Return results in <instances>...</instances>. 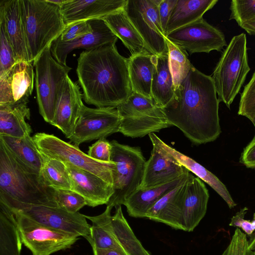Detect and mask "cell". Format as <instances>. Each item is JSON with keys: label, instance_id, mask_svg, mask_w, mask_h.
<instances>
[{"label": "cell", "instance_id": "b9f144b4", "mask_svg": "<svg viewBox=\"0 0 255 255\" xmlns=\"http://www.w3.org/2000/svg\"><path fill=\"white\" fill-rule=\"evenodd\" d=\"M92 31L89 21H79L66 25L59 38L62 41L70 42L88 34Z\"/></svg>", "mask_w": 255, "mask_h": 255}, {"label": "cell", "instance_id": "ab89813d", "mask_svg": "<svg viewBox=\"0 0 255 255\" xmlns=\"http://www.w3.org/2000/svg\"><path fill=\"white\" fill-rule=\"evenodd\" d=\"M238 114L247 118L255 115V72L241 94Z\"/></svg>", "mask_w": 255, "mask_h": 255}, {"label": "cell", "instance_id": "f1b7e54d", "mask_svg": "<svg viewBox=\"0 0 255 255\" xmlns=\"http://www.w3.org/2000/svg\"><path fill=\"white\" fill-rule=\"evenodd\" d=\"M151 91L153 100L161 109L167 106L174 97L175 89L168 54L156 55Z\"/></svg>", "mask_w": 255, "mask_h": 255}, {"label": "cell", "instance_id": "4316f807", "mask_svg": "<svg viewBox=\"0 0 255 255\" xmlns=\"http://www.w3.org/2000/svg\"><path fill=\"white\" fill-rule=\"evenodd\" d=\"M102 19L105 21L118 38L121 39L131 55L148 51L142 37L128 17L124 8Z\"/></svg>", "mask_w": 255, "mask_h": 255}, {"label": "cell", "instance_id": "d6a6232c", "mask_svg": "<svg viewBox=\"0 0 255 255\" xmlns=\"http://www.w3.org/2000/svg\"><path fill=\"white\" fill-rule=\"evenodd\" d=\"M112 217V226L119 244L127 255H151L135 237L125 218L121 206L116 207Z\"/></svg>", "mask_w": 255, "mask_h": 255}, {"label": "cell", "instance_id": "484cf974", "mask_svg": "<svg viewBox=\"0 0 255 255\" xmlns=\"http://www.w3.org/2000/svg\"><path fill=\"white\" fill-rule=\"evenodd\" d=\"M155 58L156 55L148 51L128 58L129 76L132 91L149 98H152L151 83Z\"/></svg>", "mask_w": 255, "mask_h": 255}, {"label": "cell", "instance_id": "f6af8a7d", "mask_svg": "<svg viewBox=\"0 0 255 255\" xmlns=\"http://www.w3.org/2000/svg\"><path fill=\"white\" fill-rule=\"evenodd\" d=\"M177 0H161L158 5V12L160 23L164 35L169 19L177 2Z\"/></svg>", "mask_w": 255, "mask_h": 255}, {"label": "cell", "instance_id": "f546056e", "mask_svg": "<svg viewBox=\"0 0 255 255\" xmlns=\"http://www.w3.org/2000/svg\"><path fill=\"white\" fill-rule=\"evenodd\" d=\"M112 207L107 206L105 211L95 216L85 215L92 223L90 234L86 239L93 250L116 249L124 252L117 242L112 226Z\"/></svg>", "mask_w": 255, "mask_h": 255}, {"label": "cell", "instance_id": "836d02e7", "mask_svg": "<svg viewBox=\"0 0 255 255\" xmlns=\"http://www.w3.org/2000/svg\"><path fill=\"white\" fill-rule=\"evenodd\" d=\"M42 155L43 163L40 174L46 185L54 189L72 191L71 180L65 164L57 159Z\"/></svg>", "mask_w": 255, "mask_h": 255}, {"label": "cell", "instance_id": "7402d4cb", "mask_svg": "<svg viewBox=\"0 0 255 255\" xmlns=\"http://www.w3.org/2000/svg\"><path fill=\"white\" fill-rule=\"evenodd\" d=\"M0 16L18 61L30 62L19 0H1Z\"/></svg>", "mask_w": 255, "mask_h": 255}, {"label": "cell", "instance_id": "7c38bea8", "mask_svg": "<svg viewBox=\"0 0 255 255\" xmlns=\"http://www.w3.org/2000/svg\"><path fill=\"white\" fill-rule=\"evenodd\" d=\"M121 118L117 108H91L84 105L69 138L74 145L100 139L120 131Z\"/></svg>", "mask_w": 255, "mask_h": 255}, {"label": "cell", "instance_id": "60d3db41", "mask_svg": "<svg viewBox=\"0 0 255 255\" xmlns=\"http://www.w3.org/2000/svg\"><path fill=\"white\" fill-rule=\"evenodd\" d=\"M221 255H255L249 247L247 235L237 228L231 241Z\"/></svg>", "mask_w": 255, "mask_h": 255}, {"label": "cell", "instance_id": "8992f818", "mask_svg": "<svg viewBox=\"0 0 255 255\" xmlns=\"http://www.w3.org/2000/svg\"><path fill=\"white\" fill-rule=\"evenodd\" d=\"M110 144L111 161L115 163L113 169L114 193L106 205L113 208L124 205L139 188L146 161L139 147L121 144L115 140L110 141Z\"/></svg>", "mask_w": 255, "mask_h": 255}, {"label": "cell", "instance_id": "d4e9b609", "mask_svg": "<svg viewBox=\"0 0 255 255\" xmlns=\"http://www.w3.org/2000/svg\"><path fill=\"white\" fill-rule=\"evenodd\" d=\"M156 139L161 146L182 166L214 189L226 202L230 209L236 206L237 204L233 199L227 187L215 175L194 159L166 144L157 135Z\"/></svg>", "mask_w": 255, "mask_h": 255}, {"label": "cell", "instance_id": "e0dca14e", "mask_svg": "<svg viewBox=\"0 0 255 255\" xmlns=\"http://www.w3.org/2000/svg\"><path fill=\"white\" fill-rule=\"evenodd\" d=\"M79 85L68 76L58 99L51 125L62 131L66 138L71 136L84 106Z\"/></svg>", "mask_w": 255, "mask_h": 255}, {"label": "cell", "instance_id": "c3c4849f", "mask_svg": "<svg viewBox=\"0 0 255 255\" xmlns=\"http://www.w3.org/2000/svg\"><path fill=\"white\" fill-rule=\"evenodd\" d=\"M250 35H255V18L243 23L240 26Z\"/></svg>", "mask_w": 255, "mask_h": 255}, {"label": "cell", "instance_id": "ba28073f", "mask_svg": "<svg viewBox=\"0 0 255 255\" xmlns=\"http://www.w3.org/2000/svg\"><path fill=\"white\" fill-rule=\"evenodd\" d=\"M33 138L39 150L44 156L86 170L113 185L114 162L106 163L94 159L79 147L53 134L37 132Z\"/></svg>", "mask_w": 255, "mask_h": 255}, {"label": "cell", "instance_id": "83f0119b", "mask_svg": "<svg viewBox=\"0 0 255 255\" xmlns=\"http://www.w3.org/2000/svg\"><path fill=\"white\" fill-rule=\"evenodd\" d=\"M218 0H178L169 19L165 36L172 31L203 18Z\"/></svg>", "mask_w": 255, "mask_h": 255}, {"label": "cell", "instance_id": "f35d334b", "mask_svg": "<svg viewBox=\"0 0 255 255\" xmlns=\"http://www.w3.org/2000/svg\"><path fill=\"white\" fill-rule=\"evenodd\" d=\"M230 19H235L239 26L255 18V0H233L231 2Z\"/></svg>", "mask_w": 255, "mask_h": 255}, {"label": "cell", "instance_id": "7a4b0ae2", "mask_svg": "<svg viewBox=\"0 0 255 255\" xmlns=\"http://www.w3.org/2000/svg\"><path fill=\"white\" fill-rule=\"evenodd\" d=\"M76 73L83 98L97 108H117L130 95L129 59L122 56L116 44L84 50L77 60Z\"/></svg>", "mask_w": 255, "mask_h": 255}, {"label": "cell", "instance_id": "9c48e42d", "mask_svg": "<svg viewBox=\"0 0 255 255\" xmlns=\"http://www.w3.org/2000/svg\"><path fill=\"white\" fill-rule=\"evenodd\" d=\"M161 0H127L124 8L128 17L142 37L147 50L160 56L168 53L161 27L158 5Z\"/></svg>", "mask_w": 255, "mask_h": 255}, {"label": "cell", "instance_id": "4fadbf2b", "mask_svg": "<svg viewBox=\"0 0 255 255\" xmlns=\"http://www.w3.org/2000/svg\"><path fill=\"white\" fill-rule=\"evenodd\" d=\"M165 38L190 54L221 51L227 45L224 33L203 18L172 31Z\"/></svg>", "mask_w": 255, "mask_h": 255}, {"label": "cell", "instance_id": "52a82bcc", "mask_svg": "<svg viewBox=\"0 0 255 255\" xmlns=\"http://www.w3.org/2000/svg\"><path fill=\"white\" fill-rule=\"evenodd\" d=\"M35 68V87L39 112L44 121L52 122L58 99L72 68L59 63L53 57L50 47L33 62Z\"/></svg>", "mask_w": 255, "mask_h": 255}, {"label": "cell", "instance_id": "ac0fdd59", "mask_svg": "<svg viewBox=\"0 0 255 255\" xmlns=\"http://www.w3.org/2000/svg\"><path fill=\"white\" fill-rule=\"evenodd\" d=\"M70 175L73 191L81 195L87 205L107 204L114 193L113 185L97 175L68 163H64Z\"/></svg>", "mask_w": 255, "mask_h": 255}, {"label": "cell", "instance_id": "cb8c5ba5", "mask_svg": "<svg viewBox=\"0 0 255 255\" xmlns=\"http://www.w3.org/2000/svg\"><path fill=\"white\" fill-rule=\"evenodd\" d=\"M190 172L170 182L146 189H137L125 202L129 216L145 218L147 211L161 197L188 177Z\"/></svg>", "mask_w": 255, "mask_h": 255}, {"label": "cell", "instance_id": "3957f363", "mask_svg": "<svg viewBox=\"0 0 255 255\" xmlns=\"http://www.w3.org/2000/svg\"><path fill=\"white\" fill-rule=\"evenodd\" d=\"M0 200L31 205L59 207L55 189L40 174L18 160L0 141Z\"/></svg>", "mask_w": 255, "mask_h": 255}, {"label": "cell", "instance_id": "ffe728a7", "mask_svg": "<svg viewBox=\"0 0 255 255\" xmlns=\"http://www.w3.org/2000/svg\"><path fill=\"white\" fill-rule=\"evenodd\" d=\"M127 0H68L61 7L66 25L102 18L125 8Z\"/></svg>", "mask_w": 255, "mask_h": 255}, {"label": "cell", "instance_id": "d6986e66", "mask_svg": "<svg viewBox=\"0 0 255 255\" xmlns=\"http://www.w3.org/2000/svg\"><path fill=\"white\" fill-rule=\"evenodd\" d=\"M209 198L203 182L189 173L182 204V230L192 232L198 225L206 213Z\"/></svg>", "mask_w": 255, "mask_h": 255}, {"label": "cell", "instance_id": "8d00e7d4", "mask_svg": "<svg viewBox=\"0 0 255 255\" xmlns=\"http://www.w3.org/2000/svg\"><path fill=\"white\" fill-rule=\"evenodd\" d=\"M18 61L6 30L4 20L0 16V78L4 77Z\"/></svg>", "mask_w": 255, "mask_h": 255}, {"label": "cell", "instance_id": "8fae6325", "mask_svg": "<svg viewBox=\"0 0 255 255\" xmlns=\"http://www.w3.org/2000/svg\"><path fill=\"white\" fill-rule=\"evenodd\" d=\"M9 209L14 215L22 244L32 255H50L65 250L79 239L77 236L50 228Z\"/></svg>", "mask_w": 255, "mask_h": 255}, {"label": "cell", "instance_id": "ee69618b", "mask_svg": "<svg viewBox=\"0 0 255 255\" xmlns=\"http://www.w3.org/2000/svg\"><path fill=\"white\" fill-rule=\"evenodd\" d=\"M248 210V208L246 207L242 208L231 218L229 225L242 229L247 235L251 236L255 231V213L252 221L246 220L245 216Z\"/></svg>", "mask_w": 255, "mask_h": 255}, {"label": "cell", "instance_id": "74e56055", "mask_svg": "<svg viewBox=\"0 0 255 255\" xmlns=\"http://www.w3.org/2000/svg\"><path fill=\"white\" fill-rule=\"evenodd\" d=\"M55 189V197L58 207L71 213H76L87 203L85 199L73 191Z\"/></svg>", "mask_w": 255, "mask_h": 255}, {"label": "cell", "instance_id": "681fc988", "mask_svg": "<svg viewBox=\"0 0 255 255\" xmlns=\"http://www.w3.org/2000/svg\"><path fill=\"white\" fill-rule=\"evenodd\" d=\"M68 0H47V1L51 3L59 6L60 8Z\"/></svg>", "mask_w": 255, "mask_h": 255}, {"label": "cell", "instance_id": "44dd1931", "mask_svg": "<svg viewBox=\"0 0 255 255\" xmlns=\"http://www.w3.org/2000/svg\"><path fill=\"white\" fill-rule=\"evenodd\" d=\"M187 178L157 201L147 211L145 218L182 230V204Z\"/></svg>", "mask_w": 255, "mask_h": 255}, {"label": "cell", "instance_id": "5b68a950", "mask_svg": "<svg viewBox=\"0 0 255 255\" xmlns=\"http://www.w3.org/2000/svg\"><path fill=\"white\" fill-rule=\"evenodd\" d=\"M250 70L247 37L244 33L234 36L223 51L212 74L219 102L230 108Z\"/></svg>", "mask_w": 255, "mask_h": 255}, {"label": "cell", "instance_id": "5bb4252c", "mask_svg": "<svg viewBox=\"0 0 255 255\" xmlns=\"http://www.w3.org/2000/svg\"><path fill=\"white\" fill-rule=\"evenodd\" d=\"M152 144L149 158L146 161L142 179L138 189H146L178 178L189 171L159 144L156 135L148 134Z\"/></svg>", "mask_w": 255, "mask_h": 255}, {"label": "cell", "instance_id": "4dcf8cb0", "mask_svg": "<svg viewBox=\"0 0 255 255\" xmlns=\"http://www.w3.org/2000/svg\"><path fill=\"white\" fill-rule=\"evenodd\" d=\"M1 141L8 150L21 163L40 174L43 155L39 150L33 136L15 138L0 135Z\"/></svg>", "mask_w": 255, "mask_h": 255}, {"label": "cell", "instance_id": "2e32d148", "mask_svg": "<svg viewBox=\"0 0 255 255\" xmlns=\"http://www.w3.org/2000/svg\"><path fill=\"white\" fill-rule=\"evenodd\" d=\"M34 72L32 63L19 61L0 78V105L28 101L33 89Z\"/></svg>", "mask_w": 255, "mask_h": 255}, {"label": "cell", "instance_id": "bcb514c9", "mask_svg": "<svg viewBox=\"0 0 255 255\" xmlns=\"http://www.w3.org/2000/svg\"><path fill=\"white\" fill-rule=\"evenodd\" d=\"M239 162L247 168L255 169V134L252 140L244 148Z\"/></svg>", "mask_w": 255, "mask_h": 255}, {"label": "cell", "instance_id": "30bf717a", "mask_svg": "<svg viewBox=\"0 0 255 255\" xmlns=\"http://www.w3.org/2000/svg\"><path fill=\"white\" fill-rule=\"evenodd\" d=\"M0 202L10 209L50 228L86 239L89 236L91 226L84 215L79 212L71 213L59 207L31 205L0 200Z\"/></svg>", "mask_w": 255, "mask_h": 255}, {"label": "cell", "instance_id": "e575fe53", "mask_svg": "<svg viewBox=\"0 0 255 255\" xmlns=\"http://www.w3.org/2000/svg\"><path fill=\"white\" fill-rule=\"evenodd\" d=\"M168 48L169 65L175 90L187 77L193 66L188 59V54L166 39Z\"/></svg>", "mask_w": 255, "mask_h": 255}, {"label": "cell", "instance_id": "1f68e13d", "mask_svg": "<svg viewBox=\"0 0 255 255\" xmlns=\"http://www.w3.org/2000/svg\"><path fill=\"white\" fill-rule=\"evenodd\" d=\"M22 244L14 214L0 202V255H20Z\"/></svg>", "mask_w": 255, "mask_h": 255}, {"label": "cell", "instance_id": "603a6c76", "mask_svg": "<svg viewBox=\"0 0 255 255\" xmlns=\"http://www.w3.org/2000/svg\"><path fill=\"white\" fill-rule=\"evenodd\" d=\"M28 101L0 105V135L15 138L30 135L32 129L25 119L30 118Z\"/></svg>", "mask_w": 255, "mask_h": 255}, {"label": "cell", "instance_id": "7dc6e473", "mask_svg": "<svg viewBox=\"0 0 255 255\" xmlns=\"http://www.w3.org/2000/svg\"><path fill=\"white\" fill-rule=\"evenodd\" d=\"M94 255H127L124 252L116 249L94 250Z\"/></svg>", "mask_w": 255, "mask_h": 255}, {"label": "cell", "instance_id": "277c9868", "mask_svg": "<svg viewBox=\"0 0 255 255\" xmlns=\"http://www.w3.org/2000/svg\"><path fill=\"white\" fill-rule=\"evenodd\" d=\"M29 62L32 63L66 27L60 8L47 0H19Z\"/></svg>", "mask_w": 255, "mask_h": 255}, {"label": "cell", "instance_id": "9a60e30c", "mask_svg": "<svg viewBox=\"0 0 255 255\" xmlns=\"http://www.w3.org/2000/svg\"><path fill=\"white\" fill-rule=\"evenodd\" d=\"M92 25L91 33L70 42H64L59 37L55 40L50 47L53 57L59 63L67 66L68 55L77 49L90 50L107 44H116L118 37L113 32L102 18L89 20Z\"/></svg>", "mask_w": 255, "mask_h": 255}, {"label": "cell", "instance_id": "6da1fadb", "mask_svg": "<svg viewBox=\"0 0 255 255\" xmlns=\"http://www.w3.org/2000/svg\"><path fill=\"white\" fill-rule=\"evenodd\" d=\"M219 103L212 77L193 66L171 101L161 109L171 126L200 145L215 140L221 133Z\"/></svg>", "mask_w": 255, "mask_h": 255}, {"label": "cell", "instance_id": "d590c367", "mask_svg": "<svg viewBox=\"0 0 255 255\" xmlns=\"http://www.w3.org/2000/svg\"><path fill=\"white\" fill-rule=\"evenodd\" d=\"M117 108L121 118L138 113H163L161 108L156 105L152 98H147L132 91L128 99Z\"/></svg>", "mask_w": 255, "mask_h": 255}, {"label": "cell", "instance_id": "f907efd6", "mask_svg": "<svg viewBox=\"0 0 255 255\" xmlns=\"http://www.w3.org/2000/svg\"><path fill=\"white\" fill-rule=\"evenodd\" d=\"M249 247L252 251L255 252V236L249 242Z\"/></svg>", "mask_w": 255, "mask_h": 255}, {"label": "cell", "instance_id": "816d5d0a", "mask_svg": "<svg viewBox=\"0 0 255 255\" xmlns=\"http://www.w3.org/2000/svg\"><path fill=\"white\" fill-rule=\"evenodd\" d=\"M248 118L252 122L255 128V115L251 116Z\"/></svg>", "mask_w": 255, "mask_h": 255}, {"label": "cell", "instance_id": "7bdbcfd3", "mask_svg": "<svg viewBox=\"0 0 255 255\" xmlns=\"http://www.w3.org/2000/svg\"><path fill=\"white\" fill-rule=\"evenodd\" d=\"M92 158L96 160L110 163L111 154V145L110 142L106 138L98 139L89 147L87 154Z\"/></svg>", "mask_w": 255, "mask_h": 255}]
</instances>
